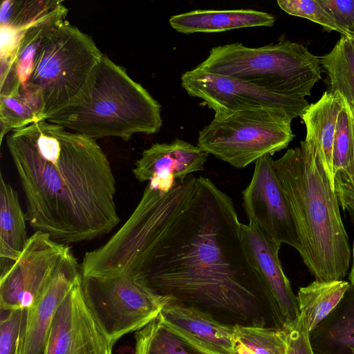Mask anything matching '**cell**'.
Listing matches in <instances>:
<instances>
[{
  "label": "cell",
  "instance_id": "obj_1",
  "mask_svg": "<svg viewBox=\"0 0 354 354\" xmlns=\"http://www.w3.org/2000/svg\"><path fill=\"white\" fill-rule=\"evenodd\" d=\"M241 225L232 198L209 178L190 174L167 192L147 185L131 216L91 259L102 276L130 275L165 302L228 325L277 327Z\"/></svg>",
  "mask_w": 354,
  "mask_h": 354
},
{
  "label": "cell",
  "instance_id": "obj_2",
  "mask_svg": "<svg viewBox=\"0 0 354 354\" xmlns=\"http://www.w3.org/2000/svg\"><path fill=\"white\" fill-rule=\"evenodd\" d=\"M6 145L35 231L68 245L119 224L115 179L96 140L42 120L12 131Z\"/></svg>",
  "mask_w": 354,
  "mask_h": 354
},
{
  "label": "cell",
  "instance_id": "obj_3",
  "mask_svg": "<svg viewBox=\"0 0 354 354\" xmlns=\"http://www.w3.org/2000/svg\"><path fill=\"white\" fill-rule=\"evenodd\" d=\"M297 232L299 253L319 281L343 280L351 250L339 203L317 151L304 140L274 160Z\"/></svg>",
  "mask_w": 354,
  "mask_h": 354
},
{
  "label": "cell",
  "instance_id": "obj_4",
  "mask_svg": "<svg viewBox=\"0 0 354 354\" xmlns=\"http://www.w3.org/2000/svg\"><path fill=\"white\" fill-rule=\"evenodd\" d=\"M161 106L122 66L103 54L87 101L46 120L96 140L136 133L153 134L162 125Z\"/></svg>",
  "mask_w": 354,
  "mask_h": 354
},
{
  "label": "cell",
  "instance_id": "obj_5",
  "mask_svg": "<svg viewBox=\"0 0 354 354\" xmlns=\"http://www.w3.org/2000/svg\"><path fill=\"white\" fill-rule=\"evenodd\" d=\"M320 57L281 39L259 48L233 43L212 48L197 71L236 78L270 92L305 98L322 79Z\"/></svg>",
  "mask_w": 354,
  "mask_h": 354
},
{
  "label": "cell",
  "instance_id": "obj_6",
  "mask_svg": "<svg viewBox=\"0 0 354 354\" xmlns=\"http://www.w3.org/2000/svg\"><path fill=\"white\" fill-rule=\"evenodd\" d=\"M102 55L91 36L67 21L48 35L25 86L39 93L44 120L88 100Z\"/></svg>",
  "mask_w": 354,
  "mask_h": 354
},
{
  "label": "cell",
  "instance_id": "obj_7",
  "mask_svg": "<svg viewBox=\"0 0 354 354\" xmlns=\"http://www.w3.org/2000/svg\"><path fill=\"white\" fill-rule=\"evenodd\" d=\"M288 113L255 108L215 113L200 132L198 146L232 166L243 169L265 156L286 149L294 138Z\"/></svg>",
  "mask_w": 354,
  "mask_h": 354
},
{
  "label": "cell",
  "instance_id": "obj_8",
  "mask_svg": "<svg viewBox=\"0 0 354 354\" xmlns=\"http://www.w3.org/2000/svg\"><path fill=\"white\" fill-rule=\"evenodd\" d=\"M82 288L88 306L113 344L124 335L145 327L165 304L127 274L82 276Z\"/></svg>",
  "mask_w": 354,
  "mask_h": 354
},
{
  "label": "cell",
  "instance_id": "obj_9",
  "mask_svg": "<svg viewBox=\"0 0 354 354\" xmlns=\"http://www.w3.org/2000/svg\"><path fill=\"white\" fill-rule=\"evenodd\" d=\"M71 252L68 245L55 241L45 232L35 231L17 259L1 273V310L33 307Z\"/></svg>",
  "mask_w": 354,
  "mask_h": 354
},
{
  "label": "cell",
  "instance_id": "obj_10",
  "mask_svg": "<svg viewBox=\"0 0 354 354\" xmlns=\"http://www.w3.org/2000/svg\"><path fill=\"white\" fill-rule=\"evenodd\" d=\"M181 85L189 96L203 100L215 113L265 107L284 111L296 118L310 105L303 97L274 93L236 78L195 68L182 75Z\"/></svg>",
  "mask_w": 354,
  "mask_h": 354
},
{
  "label": "cell",
  "instance_id": "obj_11",
  "mask_svg": "<svg viewBox=\"0 0 354 354\" xmlns=\"http://www.w3.org/2000/svg\"><path fill=\"white\" fill-rule=\"evenodd\" d=\"M242 197L249 223L257 225L269 239L299 251L295 227L272 156L265 155L254 162L252 179Z\"/></svg>",
  "mask_w": 354,
  "mask_h": 354
},
{
  "label": "cell",
  "instance_id": "obj_12",
  "mask_svg": "<svg viewBox=\"0 0 354 354\" xmlns=\"http://www.w3.org/2000/svg\"><path fill=\"white\" fill-rule=\"evenodd\" d=\"M82 279L73 283L56 310L45 354H112L114 344L84 299Z\"/></svg>",
  "mask_w": 354,
  "mask_h": 354
},
{
  "label": "cell",
  "instance_id": "obj_13",
  "mask_svg": "<svg viewBox=\"0 0 354 354\" xmlns=\"http://www.w3.org/2000/svg\"><path fill=\"white\" fill-rule=\"evenodd\" d=\"M244 243L268 290L277 326L283 328L300 314L297 297L279 257L281 243L269 239L255 224L241 223Z\"/></svg>",
  "mask_w": 354,
  "mask_h": 354
},
{
  "label": "cell",
  "instance_id": "obj_14",
  "mask_svg": "<svg viewBox=\"0 0 354 354\" xmlns=\"http://www.w3.org/2000/svg\"><path fill=\"white\" fill-rule=\"evenodd\" d=\"M208 156L198 145L178 138L170 143H155L142 151L133 173L138 181L167 192L176 180L203 171Z\"/></svg>",
  "mask_w": 354,
  "mask_h": 354
},
{
  "label": "cell",
  "instance_id": "obj_15",
  "mask_svg": "<svg viewBox=\"0 0 354 354\" xmlns=\"http://www.w3.org/2000/svg\"><path fill=\"white\" fill-rule=\"evenodd\" d=\"M160 315L173 333L202 354H236L235 326L172 300L167 301Z\"/></svg>",
  "mask_w": 354,
  "mask_h": 354
},
{
  "label": "cell",
  "instance_id": "obj_16",
  "mask_svg": "<svg viewBox=\"0 0 354 354\" xmlns=\"http://www.w3.org/2000/svg\"><path fill=\"white\" fill-rule=\"evenodd\" d=\"M82 276L81 264L71 252L43 296L33 307L28 309L24 354H45L56 310L73 283Z\"/></svg>",
  "mask_w": 354,
  "mask_h": 354
},
{
  "label": "cell",
  "instance_id": "obj_17",
  "mask_svg": "<svg viewBox=\"0 0 354 354\" xmlns=\"http://www.w3.org/2000/svg\"><path fill=\"white\" fill-rule=\"evenodd\" d=\"M68 9L62 2L54 10L26 29L12 66H0V95L25 87L32 73L36 55L48 35L65 21Z\"/></svg>",
  "mask_w": 354,
  "mask_h": 354
},
{
  "label": "cell",
  "instance_id": "obj_18",
  "mask_svg": "<svg viewBox=\"0 0 354 354\" xmlns=\"http://www.w3.org/2000/svg\"><path fill=\"white\" fill-rule=\"evenodd\" d=\"M274 17L266 12L254 10H196L174 15L169 19L176 31L195 32H221L234 29L267 26L271 27Z\"/></svg>",
  "mask_w": 354,
  "mask_h": 354
},
{
  "label": "cell",
  "instance_id": "obj_19",
  "mask_svg": "<svg viewBox=\"0 0 354 354\" xmlns=\"http://www.w3.org/2000/svg\"><path fill=\"white\" fill-rule=\"evenodd\" d=\"M342 101L343 96L338 91H326L317 102L308 106L301 117L306 128L304 140L315 148L333 187V143Z\"/></svg>",
  "mask_w": 354,
  "mask_h": 354
},
{
  "label": "cell",
  "instance_id": "obj_20",
  "mask_svg": "<svg viewBox=\"0 0 354 354\" xmlns=\"http://www.w3.org/2000/svg\"><path fill=\"white\" fill-rule=\"evenodd\" d=\"M315 354H346L354 350V286L350 283L335 308L313 331Z\"/></svg>",
  "mask_w": 354,
  "mask_h": 354
},
{
  "label": "cell",
  "instance_id": "obj_21",
  "mask_svg": "<svg viewBox=\"0 0 354 354\" xmlns=\"http://www.w3.org/2000/svg\"><path fill=\"white\" fill-rule=\"evenodd\" d=\"M17 192L0 175V273L21 254L29 237Z\"/></svg>",
  "mask_w": 354,
  "mask_h": 354
},
{
  "label": "cell",
  "instance_id": "obj_22",
  "mask_svg": "<svg viewBox=\"0 0 354 354\" xmlns=\"http://www.w3.org/2000/svg\"><path fill=\"white\" fill-rule=\"evenodd\" d=\"M350 283L344 280L315 281L298 290L297 301L309 333L313 331L340 302Z\"/></svg>",
  "mask_w": 354,
  "mask_h": 354
},
{
  "label": "cell",
  "instance_id": "obj_23",
  "mask_svg": "<svg viewBox=\"0 0 354 354\" xmlns=\"http://www.w3.org/2000/svg\"><path fill=\"white\" fill-rule=\"evenodd\" d=\"M44 120V106L39 93L28 87L8 95H0V139L4 136Z\"/></svg>",
  "mask_w": 354,
  "mask_h": 354
},
{
  "label": "cell",
  "instance_id": "obj_24",
  "mask_svg": "<svg viewBox=\"0 0 354 354\" xmlns=\"http://www.w3.org/2000/svg\"><path fill=\"white\" fill-rule=\"evenodd\" d=\"M328 76L330 91H338L348 102H354V48L342 36L332 50L320 57Z\"/></svg>",
  "mask_w": 354,
  "mask_h": 354
},
{
  "label": "cell",
  "instance_id": "obj_25",
  "mask_svg": "<svg viewBox=\"0 0 354 354\" xmlns=\"http://www.w3.org/2000/svg\"><path fill=\"white\" fill-rule=\"evenodd\" d=\"M134 354H202L185 342L159 315L135 333Z\"/></svg>",
  "mask_w": 354,
  "mask_h": 354
},
{
  "label": "cell",
  "instance_id": "obj_26",
  "mask_svg": "<svg viewBox=\"0 0 354 354\" xmlns=\"http://www.w3.org/2000/svg\"><path fill=\"white\" fill-rule=\"evenodd\" d=\"M62 2L3 0L0 9V26L22 32L54 10Z\"/></svg>",
  "mask_w": 354,
  "mask_h": 354
},
{
  "label": "cell",
  "instance_id": "obj_27",
  "mask_svg": "<svg viewBox=\"0 0 354 354\" xmlns=\"http://www.w3.org/2000/svg\"><path fill=\"white\" fill-rule=\"evenodd\" d=\"M354 160V140L352 127L351 110L346 99L339 109L334 138L333 165L334 178L348 174Z\"/></svg>",
  "mask_w": 354,
  "mask_h": 354
},
{
  "label": "cell",
  "instance_id": "obj_28",
  "mask_svg": "<svg viewBox=\"0 0 354 354\" xmlns=\"http://www.w3.org/2000/svg\"><path fill=\"white\" fill-rule=\"evenodd\" d=\"M236 339L254 354H286V334L283 328L235 326Z\"/></svg>",
  "mask_w": 354,
  "mask_h": 354
},
{
  "label": "cell",
  "instance_id": "obj_29",
  "mask_svg": "<svg viewBox=\"0 0 354 354\" xmlns=\"http://www.w3.org/2000/svg\"><path fill=\"white\" fill-rule=\"evenodd\" d=\"M0 354H24L28 309L1 310Z\"/></svg>",
  "mask_w": 354,
  "mask_h": 354
},
{
  "label": "cell",
  "instance_id": "obj_30",
  "mask_svg": "<svg viewBox=\"0 0 354 354\" xmlns=\"http://www.w3.org/2000/svg\"><path fill=\"white\" fill-rule=\"evenodd\" d=\"M277 3L290 15L308 19L321 25L328 32L337 31L345 37L344 32L319 0H278Z\"/></svg>",
  "mask_w": 354,
  "mask_h": 354
},
{
  "label": "cell",
  "instance_id": "obj_31",
  "mask_svg": "<svg viewBox=\"0 0 354 354\" xmlns=\"http://www.w3.org/2000/svg\"><path fill=\"white\" fill-rule=\"evenodd\" d=\"M283 328L286 334V354H315L310 342L309 332L301 313Z\"/></svg>",
  "mask_w": 354,
  "mask_h": 354
},
{
  "label": "cell",
  "instance_id": "obj_32",
  "mask_svg": "<svg viewBox=\"0 0 354 354\" xmlns=\"http://www.w3.org/2000/svg\"><path fill=\"white\" fill-rule=\"evenodd\" d=\"M335 19L345 37H354V0H319Z\"/></svg>",
  "mask_w": 354,
  "mask_h": 354
},
{
  "label": "cell",
  "instance_id": "obj_33",
  "mask_svg": "<svg viewBox=\"0 0 354 354\" xmlns=\"http://www.w3.org/2000/svg\"><path fill=\"white\" fill-rule=\"evenodd\" d=\"M348 102L351 110L354 140V103ZM334 190L339 205L344 210L349 211L354 209V160L352 169L348 174L334 178Z\"/></svg>",
  "mask_w": 354,
  "mask_h": 354
},
{
  "label": "cell",
  "instance_id": "obj_34",
  "mask_svg": "<svg viewBox=\"0 0 354 354\" xmlns=\"http://www.w3.org/2000/svg\"><path fill=\"white\" fill-rule=\"evenodd\" d=\"M348 212L350 213L351 218L354 221V210H351ZM349 280L351 282L350 283L351 285L354 286V241L353 243V262H352L351 270L350 274H349Z\"/></svg>",
  "mask_w": 354,
  "mask_h": 354
},
{
  "label": "cell",
  "instance_id": "obj_35",
  "mask_svg": "<svg viewBox=\"0 0 354 354\" xmlns=\"http://www.w3.org/2000/svg\"><path fill=\"white\" fill-rule=\"evenodd\" d=\"M236 354H254L246 346L236 341Z\"/></svg>",
  "mask_w": 354,
  "mask_h": 354
},
{
  "label": "cell",
  "instance_id": "obj_36",
  "mask_svg": "<svg viewBox=\"0 0 354 354\" xmlns=\"http://www.w3.org/2000/svg\"><path fill=\"white\" fill-rule=\"evenodd\" d=\"M346 354H354V350L351 349V350H349Z\"/></svg>",
  "mask_w": 354,
  "mask_h": 354
},
{
  "label": "cell",
  "instance_id": "obj_37",
  "mask_svg": "<svg viewBox=\"0 0 354 354\" xmlns=\"http://www.w3.org/2000/svg\"><path fill=\"white\" fill-rule=\"evenodd\" d=\"M349 39H350V40H351V43H352V45H353V48H354V37H353V38H349Z\"/></svg>",
  "mask_w": 354,
  "mask_h": 354
},
{
  "label": "cell",
  "instance_id": "obj_38",
  "mask_svg": "<svg viewBox=\"0 0 354 354\" xmlns=\"http://www.w3.org/2000/svg\"><path fill=\"white\" fill-rule=\"evenodd\" d=\"M351 210H354V209H351ZM351 210H349V211H351ZM349 211H348V212H349Z\"/></svg>",
  "mask_w": 354,
  "mask_h": 354
}]
</instances>
